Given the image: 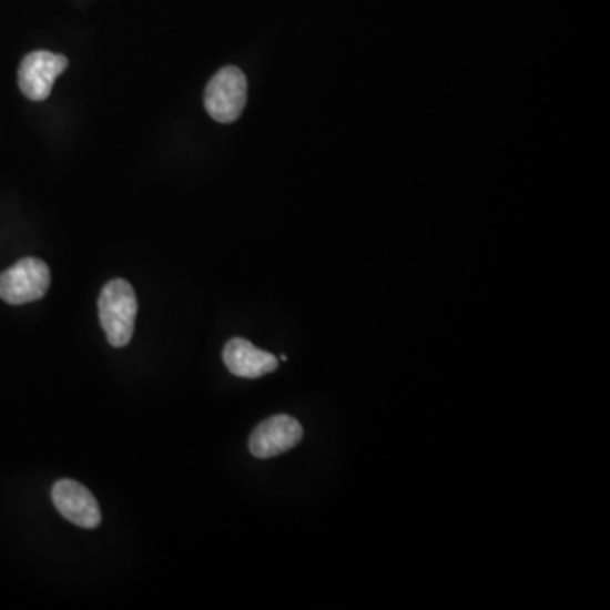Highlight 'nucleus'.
Listing matches in <instances>:
<instances>
[{
    "instance_id": "f257e3e1",
    "label": "nucleus",
    "mask_w": 610,
    "mask_h": 610,
    "mask_svg": "<svg viewBox=\"0 0 610 610\" xmlns=\"http://www.w3.org/2000/svg\"><path fill=\"white\" fill-rule=\"evenodd\" d=\"M138 298L130 282L115 278L102 288L99 297V317L108 342L114 348H124L133 339L136 324Z\"/></svg>"
},
{
    "instance_id": "f03ea898",
    "label": "nucleus",
    "mask_w": 610,
    "mask_h": 610,
    "mask_svg": "<svg viewBox=\"0 0 610 610\" xmlns=\"http://www.w3.org/2000/svg\"><path fill=\"white\" fill-rule=\"evenodd\" d=\"M248 98V82L236 67H226L212 77L205 89L204 104L214 121L230 124L240 119Z\"/></svg>"
},
{
    "instance_id": "7ed1b4c3",
    "label": "nucleus",
    "mask_w": 610,
    "mask_h": 610,
    "mask_svg": "<svg viewBox=\"0 0 610 610\" xmlns=\"http://www.w3.org/2000/svg\"><path fill=\"white\" fill-rule=\"evenodd\" d=\"M51 273L47 263L38 258L19 260L0 273V298L11 305L29 304L47 295Z\"/></svg>"
},
{
    "instance_id": "20e7f679",
    "label": "nucleus",
    "mask_w": 610,
    "mask_h": 610,
    "mask_svg": "<svg viewBox=\"0 0 610 610\" xmlns=\"http://www.w3.org/2000/svg\"><path fill=\"white\" fill-rule=\"evenodd\" d=\"M69 58L50 51H33L19 67V89L34 102L47 101L53 90L54 80L65 72Z\"/></svg>"
},
{
    "instance_id": "39448f33",
    "label": "nucleus",
    "mask_w": 610,
    "mask_h": 610,
    "mask_svg": "<svg viewBox=\"0 0 610 610\" xmlns=\"http://www.w3.org/2000/svg\"><path fill=\"white\" fill-rule=\"evenodd\" d=\"M302 438H304V429L301 423L287 414H278L263 420L256 427L250 438V451L260 460H268L295 448Z\"/></svg>"
},
{
    "instance_id": "423d86ee",
    "label": "nucleus",
    "mask_w": 610,
    "mask_h": 610,
    "mask_svg": "<svg viewBox=\"0 0 610 610\" xmlns=\"http://www.w3.org/2000/svg\"><path fill=\"white\" fill-rule=\"evenodd\" d=\"M51 499L58 512L67 521L83 529H95L101 526V507L89 488L75 480H58L51 490Z\"/></svg>"
},
{
    "instance_id": "0eeeda50",
    "label": "nucleus",
    "mask_w": 610,
    "mask_h": 610,
    "mask_svg": "<svg viewBox=\"0 0 610 610\" xmlns=\"http://www.w3.org/2000/svg\"><path fill=\"white\" fill-rule=\"evenodd\" d=\"M223 359L227 370L241 378H260L278 368L277 356L256 348L248 339L243 338L227 342L224 346Z\"/></svg>"
}]
</instances>
